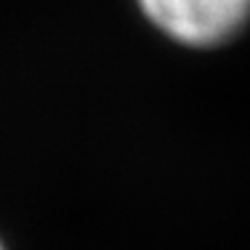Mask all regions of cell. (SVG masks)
Listing matches in <instances>:
<instances>
[{
  "label": "cell",
  "instance_id": "cell-1",
  "mask_svg": "<svg viewBox=\"0 0 250 250\" xmlns=\"http://www.w3.org/2000/svg\"><path fill=\"white\" fill-rule=\"evenodd\" d=\"M139 5L168 38L194 48L226 43L250 19V0H139Z\"/></svg>",
  "mask_w": 250,
  "mask_h": 250
},
{
  "label": "cell",
  "instance_id": "cell-2",
  "mask_svg": "<svg viewBox=\"0 0 250 250\" xmlns=\"http://www.w3.org/2000/svg\"><path fill=\"white\" fill-rule=\"evenodd\" d=\"M0 250H3V245H0Z\"/></svg>",
  "mask_w": 250,
  "mask_h": 250
}]
</instances>
